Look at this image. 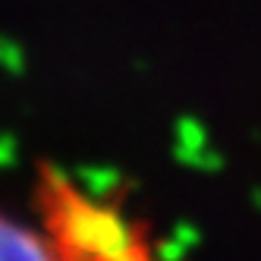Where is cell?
<instances>
[{"label": "cell", "instance_id": "6da1fadb", "mask_svg": "<svg viewBox=\"0 0 261 261\" xmlns=\"http://www.w3.org/2000/svg\"><path fill=\"white\" fill-rule=\"evenodd\" d=\"M0 261H95L63 223L32 208V220L0 211Z\"/></svg>", "mask_w": 261, "mask_h": 261}]
</instances>
